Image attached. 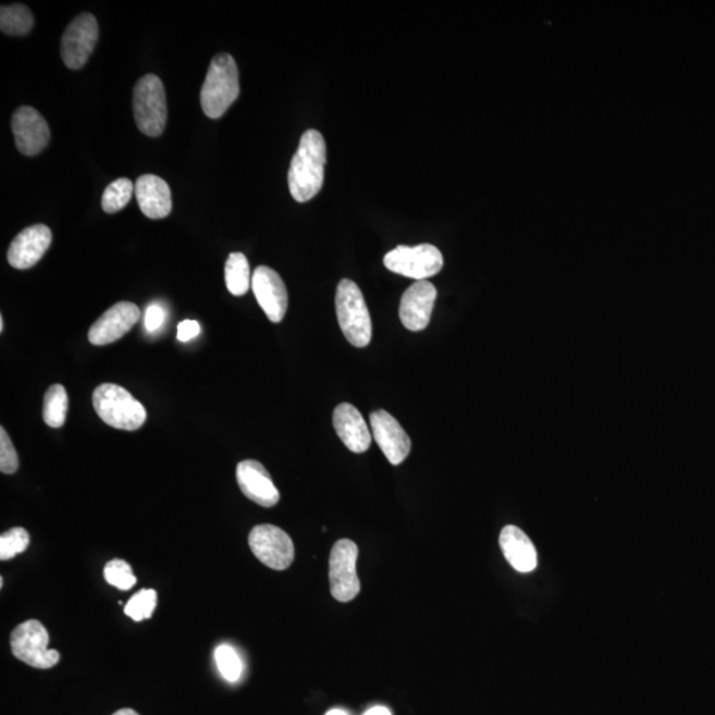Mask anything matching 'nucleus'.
<instances>
[{"instance_id": "1", "label": "nucleus", "mask_w": 715, "mask_h": 715, "mask_svg": "<svg viewBox=\"0 0 715 715\" xmlns=\"http://www.w3.org/2000/svg\"><path fill=\"white\" fill-rule=\"evenodd\" d=\"M326 144L320 132L310 130L303 134L293 157L288 173L292 197L305 204L317 197L325 180Z\"/></svg>"}, {"instance_id": "2", "label": "nucleus", "mask_w": 715, "mask_h": 715, "mask_svg": "<svg viewBox=\"0 0 715 715\" xmlns=\"http://www.w3.org/2000/svg\"><path fill=\"white\" fill-rule=\"evenodd\" d=\"M241 95L236 61L230 53H219L212 59L200 90L201 109L207 118L218 120L227 112Z\"/></svg>"}, {"instance_id": "3", "label": "nucleus", "mask_w": 715, "mask_h": 715, "mask_svg": "<svg viewBox=\"0 0 715 715\" xmlns=\"http://www.w3.org/2000/svg\"><path fill=\"white\" fill-rule=\"evenodd\" d=\"M94 407L103 423L122 431H137L148 418L143 403L118 384L106 383L97 387Z\"/></svg>"}, {"instance_id": "4", "label": "nucleus", "mask_w": 715, "mask_h": 715, "mask_svg": "<svg viewBox=\"0 0 715 715\" xmlns=\"http://www.w3.org/2000/svg\"><path fill=\"white\" fill-rule=\"evenodd\" d=\"M335 309L342 333L353 346L366 347L372 337V323L363 293L352 280H341L335 295Z\"/></svg>"}, {"instance_id": "5", "label": "nucleus", "mask_w": 715, "mask_h": 715, "mask_svg": "<svg viewBox=\"0 0 715 715\" xmlns=\"http://www.w3.org/2000/svg\"><path fill=\"white\" fill-rule=\"evenodd\" d=\"M133 112L138 130L148 137H159L168 121L167 91L157 75L140 77L133 91Z\"/></svg>"}, {"instance_id": "6", "label": "nucleus", "mask_w": 715, "mask_h": 715, "mask_svg": "<svg viewBox=\"0 0 715 715\" xmlns=\"http://www.w3.org/2000/svg\"><path fill=\"white\" fill-rule=\"evenodd\" d=\"M11 651L21 662L36 669H51L60 662V653L50 650V633L38 620H28L11 633Z\"/></svg>"}, {"instance_id": "7", "label": "nucleus", "mask_w": 715, "mask_h": 715, "mask_svg": "<svg viewBox=\"0 0 715 715\" xmlns=\"http://www.w3.org/2000/svg\"><path fill=\"white\" fill-rule=\"evenodd\" d=\"M383 262L389 271L418 281L435 276L444 266L442 252L432 244L396 247L384 256Z\"/></svg>"}, {"instance_id": "8", "label": "nucleus", "mask_w": 715, "mask_h": 715, "mask_svg": "<svg viewBox=\"0 0 715 715\" xmlns=\"http://www.w3.org/2000/svg\"><path fill=\"white\" fill-rule=\"evenodd\" d=\"M358 546L350 540H340L329 559L330 591L335 601L352 602L360 591L357 574Z\"/></svg>"}, {"instance_id": "9", "label": "nucleus", "mask_w": 715, "mask_h": 715, "mask_svg": "<svg viewBox=\"0 0 715 715\" xmlns=\"http://www.w3.org/2000/svg\"><path fill=\"white\" fill-rule=\"evenodd\" d=\"M250 550L261 564L284 571L295 560V545L283 529L273 525H258L248 537Z\"/></svg>"}, {"instance_id": "10", "label": "nucleus", "mask_w": 715, "mask_h": 715, "mask_svg": "<svg viewBox=\"0 0 715 715\" xmlns=\"http://www.w3.org/2000/svg\"><path fill=\"white\" fill-rule=\"evenodd\" d=\"M99 36V23L94 15L84 12L76 16L61 38V58L64 64L73 71L82 70L94 53Z\"/></svg>"}, {"instance_id": "11", "label": "nucleus", "mask_w": 715, "mask_h": 715, "mask_svg": "<svg viewBox=\"0 0 715 715\" xmlns=\"http://www.w3.org/2000/svg\"><path fill=\"white\" fill-rule=\"evenodd\" d=\"M11 126L16 148L23 156H38L50 143V126H48L47 121L38 110L34 108H17L15 113L12 114Z\"/></svg>"}, {"instance_id": "12", "label": "nucleus", "mask_w": 715, "mask_h": 715, "mask_svg": "<svg viewBox=\"0 0 715 715\" xmlns=\"http://www.w3.org/2000/svg\"><path fill=\"white\" fill-rule=\"evenodd\" d=\"M372 436L393 466H400L411 452V439L393 415L377 409L370 415Z\"/></svg>"}, {"instance_id": "13", "label": "nucleus", "mask_w": 715, "mask_h": 715, "mask_svg": "<svg viewBox=\"0 0 715 715\" xmlns=\"http://www.w3.org/2000/svg\"><path fill=\"white\" fill-rule=\"evenodd\" d=\"M252 291L268 320L279 323L288 309V291L274 269L261 266L252 274Z\"/></svg>"}, {"instance_id": "14", "label": "nucleus", "mask_w": 715, "mask_h": 715, "mask_svg": "<svg viewBox=\"0 0 715 715\" xmlns=\"http://www.w3.org/2000/svg\"><path fill=\"white\" fill-rule=\"evenodd\" d=\"M140 310L136 304L122 301L109 308L89 329L91 345L106 346L121 340L139 321Z\"/></svg>"}, {"instance_id": "15", "label": "nucleus", "mask_w": 715, "mask_h": 715, "mask_svg": "<svg viewBox=\"0 0 715 715\" xmlns=\"http://www.w3.org/2000/svg\"><path fill=\"white\" fill-rule=\"evenodd\" d=\"M437 291L430 281H417L402 297L399 316L403 325L411 332H421L431 321Z\"/></svg>"}, {"instance_id": "16", "label": "nucleus", "mask_w": 715, "mask_h": 715, "mask_svg": "<svg viewBox=\"0 0 715 715\" xmlns=\"http://www.w3.org/2000/svg\"><path fill=\"white\" fill-rule=\"evenodd\" d=\"M52 232L45 224H35L24 229L9 248L8 259L11 267L29 269L38 264L48 248L51 247Z\"/></svg>"}, {"instance_id": "17", "label": "nucleus", "mask_w": 715, "mask_h": 715, "mask_svg": "<svg viewBox=\"0 0 715 715\" xmlns=\"http://www.w3.org/2000/svg\"><path fill=\"white\" fill-rule=\"evenodd\" d=\"M236 480L244 496L262 507H272L280 501V492L274 486L271 474L256 460L237 464Z\"/></svg>"}, {"instance_id": "18", "label": "nucleus", "mask_w": 715, "mask_h": 715, "mask_svg": "<svg viewBox=\"0 0 715 715\" xmlns=\"http://www.w3.org/2000/svg\"><path fill=\"white\" fill-rule=\"evenodd\" d=\"M333 426L335 432L354 454H363L370 448L372 436L362 414L350 403H341L334 409Z\"/></svg>"}, {"instance_id": "19", "label": "nucleus", "mask_w": 715, "mask_h": 715, "mask_svg": "<svg viewBox=\"0 0 715 715\" xmlns=\"http://www.w3.org/2000/svg\"><path fill=\"white\" fill-rule=\"evenodd\" d=\"M136 198L140 211L149 219H164L173 210L171 189L167 182L157 175L146 174L136 182Z\"/></svg>"}, {"instance_id": "20", "label": "nucleus", "mask_w": 715, "mask_h": 715, "mask_svg": "<svg viewBox=\"0 0 715 715\" xmlns=\"http://www.w3.org/2000/svg\"><path fill=\"white\" fill-rule=\"evenodd\" d=\"M500 546L510 566L518 572H531L538 565L537 550L530 538L517 527H505L500 534Z\"/></svg>"}, {"instance_id": "21", "label": "nucleus", "mask_w": 715, "mask_h": 715, "mask_svg": "<svg viewBox=\"0 0 715 715\" xmlns=\"http://www.w3.org/2000/svg\"><path fill=\"white\" fill-rule=\"evenodd\" d=\"M224 276L231 295L237 297L246 295L249 288H252V274L246 255L231 254L225 261Z\"/></svg>"}, {"instance_id": "22", "label": "nucleus", "mask_w": 715, "mask_h": 715, "mask_svg": "<svg viewBox=\"0 0 715 715\" xmlns=\"http://www.w3.org/2000/svg\"><path fill=\"white\" fill-rule=\"evenodd\" d=\"M33 12L26 5H2L0 9V29L5 35L24 36L34 27Z\"/></svg>"}, {"instance_id": "23", "label": "nucleus", "mask_w": 715, "mask_h": 715, "mask_svg": "<svg viewBox=\"0 0 715 715\" xmlns=\"http://www.w3.org/2000/svg\"><path fill=\"white\" fill-rule=\"evenodd\" d=\"M69 394L61 384H53L47 390L45 406H42V419L52 428L63 427L69 414Z\"/></svg>"}, {"instance_id": "24", "label": "nucleus", "mask_w": 715, "mask_h": 715, "mask_svg": "<svg viewBox=\"0 0 715 715\" xmlns=\"http://www.w3.org/2000/svg\"><path fill=\"white\" fill-rule=\"evenodd\" d=\"M133 193H136V186H133L131 180H115L103 192L102 210L107 213H115L124 210L127 204H130Z\"/></svg>"}, {"instance_id": "25", "label": "nucleus", "mask_w": 715, "mask_h": 715, "mask_svg": "<svg viewBox=\"0 0 715 715\" xmlns=\"http://www.w3.org/2000/svg\"><path fill=\"white\" fill-rule=\"evenodd\" d=\"M215 662L220 675L229 682H237L243 675V662L241 656L231 645H219L215 650Z\"/></svg>"}, {"instance_id": "26", "label": "nucleus", "mask_w": 715, "mask_h": 715, "mask_svg": "<svg viewBox=\"0 0 715 715\" xmlns=\"http://www.w3.org/2000/svg\"><path fill=\"white\" fill-rule=\"evenodd\" d=\"M103 578L110 585L121 591H130L137 584V578L133 574L132 566L122 559L108 562L106 568H103Z\"/></svg>"}, {"instance_id": "27", "label": "nucleus", "mask_w": 715, "mask_h": 715, "mask_svg": "<svg viewBox=\"0 0 715 715\" xmlns=\"http://www.w3.org/2000/svg\"><path fill=\"white\" fill-rule=\"evenodd\" d=\"M157 608V591L140 590L125 606V615L134 621L150 619Z\"/></svg>"}, {"instance_id": "28", "label": "nucleus", "mask_w": 715, "mask_h": 715, "mask_svg": "<svg viewBox=\"0 0 715 715\" xmlns=\"http://www.w3.org/2000/svg\"><path fill=\"white\" fill-rule=\"evenodd\" d=\"M29 546V534L26 529L14 528L0 535V559L10 560L15 558Z\"/></svg>"}, {"instance_id": "29", "label": "nucleus", "mask_w": 715, "mask_h": 715, "mask_svg": "<svg viewBox=\"0 0 715 715\" xmlns=\"http://www.w3.org/2000/svg\"><path fill=\"white\" fill-rule=\"evenodd\" d=\"M17 469H20V457H17L9 433L2 427L0 428V470L4 474H14Z\"/></svg>"}, {"instance_id": "30", "label": "nucleus", "mask_w": 715, "mask_h": 715, "mask_svg": "<svg viewBox=\"0 0 715 715\" xmlns=\"http://www.w3.org/2000/svg\"><path fill=\"white\" fill-rule=\"evenodd\" d=\"M164 309L161 305L151 304L148 309H146L145 315V328L148 332L155 333L158 329H161L164 322Z\"/></svg>"}, {"instance_id": "31", "label": "nucleus", "mask_w": 715, "mask_h": 715, "mask_svg": "<svg viewBox=\"0 0 715 715\" xmlns=\"http://www.w3.org/2000/svg\"><path fill=\"white\" fill-rule=\"evenodd\" d=\"M199 333H200L199 323L197 321L186 320L180 323L178 335H176V337H178L181 342H188L197 337Z\"/></svg>"}, {"instance_id": "32", "label": "nucleus", "mask_w": 715, "mask_h": 715, "mask_svg": "<svg viewBox=\"0 0 715 715\" xmlns=\"http://www.w3.org/2000/svg\"><path fill=\"white\" fill-rule=\"evenodd\" d=\"M363 715H391V712L389 711L387 707L375 706L370 708V711L366 712Z\"/></svg>"}, {"instance_id": "33", "label": "nucleus", "mask_w": 715, "mask_h": 715, "mask_svg": "<svg viewBox=\"0 0 715 715\" xmlns=\"http://www.w3.org/2000/svg\"><path fill=\"white\" fill-rule=\"evenodd\" d=\"M113 715H139L136 711H133V708H121V711L115 712Z\"/></svg>"}, {"instance_id": "34", "label": "nucleus", "mask_w": 715, "mask_h": 715, "mask_svg": "<svg viewBox=\"0 0 715 715\" xmlns=\"http://www.w3.org/2000/svg\"><path fill=\"white\" fill-rule=\"evenodd\" d=\"M326 715H348V714L344 711H341V708H333V711L328 712Z\"/></svg>"}, {"instance_id": "35", "label": "nucleus", "mask_w": 715, "mask_h": 715, "mask_svg": "<svg viewBox=\"0 0 715 715\" xmlns=\"http://www.w3.org/2000/svg\"><path fill=\"white\" fill-rule=\"evenodd\" d=\"M3 330H4V321H3V317H0V332L3 333Z\"/></svg>"}]
</instances>
